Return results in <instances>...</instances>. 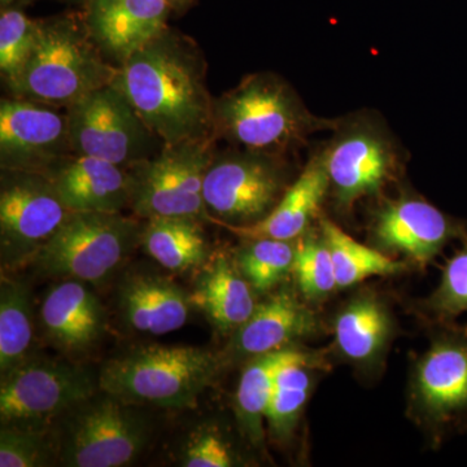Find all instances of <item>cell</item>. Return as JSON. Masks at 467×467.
I'll return each instance as SVG.
<instances>
[{"mask_svg":"<svg viewBox=\"0 0 467 467\" xmlns=\"http://www.w3.org/2000/svg\"><path fill=\"white\" fill-rule=\"evenodd\" d=\"M330 192V180L324 150L316 153L299 177L291 183L269 216L251 226L226 227L241 238H273L296 241L318 218L326 196Z\"/></svg>","mask_w":467,"mask_h":467,"instance_id":"obj_23","label":"cell"},{"mask_svg":"<svg viewBox=\"0 0 467 467\" xmlns=\"http://www.w3.org/2000/svg\"><path fill=\"white\" fill-rule=\"evenodd\" d=\"M72 155L67 113L23 98L0 101L2 171L48 174Z\"/></svg>","mask_w":467,"mask_h":467,"instance_id":"obj_15","label":"cell"},{"mask_svg":"<svg viewBox=\"0 0 467 467\" xmlns=\"http://www.w3.org/2000/svg\"><path fill=\"white\" fill-rule=\"evenodd\" d=\"M67 2H75V0H67Z\"/></svg>","mask_w":467,"mask_h":467,"instance_id":"obj_37","label":"cell"},{"mask_svg":"<svg viewBox=\"0 0 467 467\" xmlns=\"http://www.w3.org/2000/svg\"><path fill=\"white\" fill-rule=\"evenodd\" d=\"M331 355L359 376L379 377L399 334L389 300L373 288H359L340 304L331 321Z\"/></svg>","mask_w":467,"mask_h":467,"instance_id":"obj_17","label":"cell"},{"mask_svg":"<svg viewBox=\"0 0 467 467\" xmlns=\"http://www.w3.org/2000/svg\"><path fill=\"white\" fill-rule=\"evenodd\" d=\"M292 275L296 290L310 306H318L337 290L333 259L319 226L296 239Z\"/></svg>","mask_w":467,"mask_h":467,"instance_id":"obj_31","label":"cell"},{"mask_svg":"<svg viewBox=\"0 0 467 467\" xmlns=\"http://www.w3.org/2000/svg\"><path fill=\"white\" fill-rule=\"evenodd\" d=\"M58 465L51 430L0 429V466L46 467Z\"/></svg>","mask_w":467,"mask_h":467,"instance_id":"obj_33","label":"cell"},{"mask_svg":"<svg viewBox=\"0 0 467 467\" xmlns=\"http://www.w3.org/2000/svg\"><path fill=\"white\" fill-rule=\"evenodd\" d=\"M456 239L466 241V223L411 192L382 199L368 225L374 248L389 256L401 254L420 267L429 265Z\"/></svg>","mask_w":467,"mask_h":467,"instance_id":"obj_14","label":"cell"},{"mask_svg":"<svg viewBox=\"0 0 467 467\" xmlns=\"http://www.w3.org/2000/svg\"><path fill=\"white\" fill-rule=\"evenodd\" d=\"M257 295L233 254L226 252L212 254L190 292L193 309L202 312L214 328L227 337L254 315L260 303Z\"/></svg>","mask_w":467,"mask_h":467,"instance_id":"obj_22","label":"cell"},{"mask_svg":"<svg viewBox=\"0 0 467 467\" xmlns=\"http://www.w3.org/2000/svg\"><path fill=\"white\" fill-rule=\"evenodd\" d=\"M233 257L244 278L259 295L276 290L292 273L296 241L242 238Z\"/></svg>","mask_w":467,"mask_h":467,"instance_id":"obj_30","label":"cell"},{"mask_svg":"<svg viewBox=\"0 0 467 467\" xmlns=\"http://www.w3.org/2000/svg\"><path fill=\"white\" fill-rule=\"evenodd\" d=\"M36 39V20L16 8H3L0 15V72L5 85L26 67Z\"/></svg>","mask_w":467,"mask_h":467,"instance_id":"obj_34","label":"cell"},{"mask_svg":"<svg viewBox=\"0 0 467 467\" xmlns=\"http://www.w3.org/2000/svg\"><path fill=\"white\" fill-rule=\"evenodd\" d=\"M66 113L75 155L107 160L124 168L153 155L158 138L113 82L76 100Z\"/></svg>","mask_w":467,"mask_h":467,"instance_id":"obj_12","label":"cell"},{"mask_svg":"<svg viewBox=\"0 0 467 467\" xmlns=\"http://www.w3.org/2000/svg\"><path fill=\"white\" fill-rule=\"evenodd\" d=\"M252 450L238 427L218 418H205L187 427L174 447V461L182 467L250 466Z\"/></svg>","mask_w":467,"mask_h":467,"instance_id":"obj_27","label":"cell"},{"mask_svg":"<svg viewBox=\"0 0 467 467\" xmlns=\"http://www.w3.org/2000/svg\"><path fill=\"white\" fill-rule=\"evenodd\" d=\"M147 408L99 389L52 426L58 465H131L155 435V420Z\"/></svg>","mask_w":467,"mask_h":467,"instance_id":"obj_5","label":"cell"},{"mask_svg":"<svg viewBox=\"0 0 467 467\" xmlns=\"http://www.w3.org/2000/svg\"><path fill=\"white\" fill-rule=\"evenodd\" d=\"M334 130L324 149L330 192L339 211L350 212L396 180L400 156L389 133L368 117H350Z\"/></svg>","mask_w":467,"mask_h":467,"instance_id":"obj_11","label":"cell"},{"mask_svg":"<svg viewBox=\"0 0 467 467\" xmlns=\"http://www.w3.org/2000/svg\"><path fill=\"white\" fill-rule=\"evenodd\" d=\"M48 175L70 212L122 213L130 208L128 168L92 156L72 155Z\"/></svg>","mask_w":467,"mask_h":467,"instance_id":"obj_21","label":"cell"},{"mask_svg":"<svg viewBox=\"0 0 467 467\" xmlns=\"http://www.w3.org/2000/svg\"><path fill=\"white\" fill-rule=\"evenodd\" d=\"M110 66L92 41L84 16L36 21V39L26 67L7 88L16 98L67 107L112 84Z\"/></svg>","mask_w":467,"mask_h":467,"instance_id":"obj_4","label":"cell"},{"mask_svg":"<svg viewBox=\"0 0 467 467\" xmlns=\"http://www.w3.org/2000/svg\"><path fill=\"white\" fill-rule=\"evenodd\" d=\"M167 0H88L84 15L92 41L117 67L168 29Z\"/></svg>","mask_w":467,"mask_h":467,"instance_id":"obj_19","label":"cell"},{"mask_svg":"<svg viewBox=\"0 0 467 467\" xmlns=\"http://www.w3.org/2000/svg\"><path fill=\"white\" fill-rule=\"evenodd\" d=\"M39 325L46 342L67 356L94 349L109 327L106 309L85 282L60 279L43 297Z\"/></svg>","mask_w":467,"mask_h":467,"instance_id":"obj_20","label":"cell"},{"mask_svg":"<svg viewBox=\"0 0 467 467\" xmlns=\"http://www.w3.org/2000/svg\"><path fill=\"white\" fill-rule=\"evenodd\" d=\"M318 226L330 250L337 290H347L373 276L404 275L410 269L408 261L389 256L373 245L362 244L328 218L319 217Z\"/></svg>","mask_w":467,"mask_h":467,"instance_id":"obj_29","label":"cell"},{"mask_svg":"<svg viewBox=\"0 0 467 467\" xmlns=\"http://www.w3.org/2000/svg\"><path fill=\"white\" fill-rule=\"evenodd\" d=\"M143 225L122 213L70 212L32 264L54 278L106 284L140 245Z\"/></svg>","mask_w":467,"mask_h":467,"instance_id":"obj_7","label":"cell"},{"mask_svg":"<svg viewBox=\"0 0 467 467\" xmlns=\"http://www.w3.org/2000/svg\"><path fill=\"white\" fill-rule=\"evenodd\" d=\"M113 84L162 146L214 137L204 57L182 34H159L119 67Z\"/></svg>","mask_w":467,"mask_h":467,"instance_id":"obj_1","label":"cell"},{"mask_svg":"<svg viewBox=\"0 0 467 467\" xmlns=\"http://www.w3.org/2000/svg\"><path fill=\"white\" fill-rule=\"evenodd\" d=\"M321 350L291 347L257 356L243 364L234 399L235 425L254 451L265 450V414L279 371L292 362L316 358Z\"/></svg>","mask_w":467,"mask_h":467,"instance_id":"obj_24","label":"cell"},{"mask_svg":"<svg viewBox=\"0 0 467 467\" xmlns=\"http://www.w3.org/2000/svg\"><path fill=\"white\" fill-rule=\"evenodd\" d=\"M14 2V0H0V3H2V7H8L11 3Z\"/></svg>","mask_w":467,"mask_h":467,"instance_id":"obj_36","label":"cell"},{"mask_svg":"<svg viewBox=\"0 0 467 467\" xmlns=\"http://www.w3.org/2000/svg\"><path fill=\"white\" fill-rule=\"evenodd\" d=\"M216 138L162 146L158 155L128 168L130 208L135 216H184L208 221L204 180L214 155Z\"/></svg>","mask_w":467,"mask_h":467,"instance_id":"obj_10","label":"cell"},{"mask_svg":"<svg viewBox=\"0 0 467 467\" xmlns=\"http://www.w3.org/2000/svg\"><path fill=\"white\" fill-rule=\"evenodd\" d=\"M291 186L285 155L244 149L214 155L204 180L208 221L251 226L272 213Z\"/></svg>","mask_w":467,"mask_h":467,"instance_id":"obj_8","label":"cell"},{"mask_svg":"<svg viewBox=\"0 0 467 467\" xmlns=\"http://www.w3.org/2000/svg\"><path fill=\"white\" fill-rule=\"evenodd\" d=\"M431 326L429 347L411 359L407 416L430 447L467 434V325Z\"/></svg>","mask_w":467,"mask_h":467,"instance_id":"obj_6","label":"cell"},{"mask_svg":"<svg viewBox=\"0 0 467 467\" xmlns=\"http://www.w3.org/2000/svg\"><path fill=\"white\" fill-rule=\"evenodd\" d=\"M69 214L50 175L38 171H2V269L16 270L32 264Z\"/></svg>","mask_w":467,"mask_h":467,"instance_id":"obj_13","label":"cell"},{"mask_svg":"<svg viewBox=\"0 0 467 467\" xmlns=\"http://www.w3.org/2000/svg\"><path fill=\"white\" fill-rule=\"evenodd\" d=\"M413 308L429 325L454 322L467 313V239L445 264L438 287Z\"/></svg>","mask_w":467,"mask_h":467,"instance_id":"obj_32","label":"cell"},{"mask_svg":"<svg viewBox=\"0 0 467 467\" xmlns=\"http://www.w3.org/2000/svg\"><path fill=\"white\" fill-rule=\"evenodd\" d=\"M335 126L313 115L294 88L275 73L244 77L214 99V138L236 149L287 155L310 135Z\"/></svg>","mask_w":467,"mask_h":467,"instance_id":"obj_2","label":"cell"},{"mask_svg":"<svg viewBox=\"0 0 467 467\" xmlns=\"http://www.w3.org/2000/svg\"><path fill=\"white\" fill-rule=\"evenodd\" d=\"M115 306L124 327L150 337L181 330L193 309L186 288L158 270L138 266L117 281Z\"/></svg>","mask_w":467,"mask_h":467,"instance_id":"obj_18","label":"cell"},{"mask_svg":"<svg viewBox=\"0 0 467 467\" xmlns=\"http://www.w3.org/2000/svg\"><path fill=\"white\" fill-rule=\"evenodd\" d=\"M324 322L299 291L279 285L260 300L251 318L230 335L223 352L226 368L266 353L300 346L324 333Z\"/></svg>","mask_w":467,"mask_h":467,"instance_id":"obj_16","label":"cell"},{"mask_svg":"<svg viewBox=\"0 0 467 467\" xmlns=\"http://www.w3.org/2000/svg\"><path fill=\"white\" fill-rule=\"evenodd\" d=\"M223 352L195 346L150 343L107 359L100 389L144 407H195L225 370Z\"/></svg>","mask_w":467,"mask_h":467,"instance_id":"obj_3","label":"cell"},{"mask_svg":"<svg viewBox=\"0 0 467 467\" xmlns=\"http://www.w3.org/2000/svg\"><path fill=\"white\" fill-rule=\"evenodd\" d=\"M202 221L195 217L162 216L146 220L140 244L160 266L183 273L211 259Z\"/></svg>","mask_w":467,"mask_h":467,"instance_id":"obj_26","label":"cell"},{"mask_svg":"<svg viewBox=\"0 0 467 467\" xmlns=\"http://www.w3.org/2000/svg\"><path fill=\"white\" fill-rule=\"evenodd\" d=\"M99 371L75 359L39 355L0 379V423L51 430L70 409L99 391Z\"/></svg>","mask_w":467,"mask_h":467,"instance_id":"obj_9","label":"cell"},{"mask_svg":"<svg viewBox=\"0 0 467 467\" xmlns=\"http://www.w3.org/2000/svg\"><path fill=\"white\" fill-rule=\"evenodd\" d=\"M173 11H182V9L189 7L195 0H167Z\"/></svg>","mask_w":467,"mask_h":467,"instance_id":"obj_35","label":"cell"},{"mask_svg":"<svg viewBox=\"0 0 467 467\" xmlns=\"http://www.w3.org/2000/svg\"><path fill=\"white\" fill-rule=\"evenodd\" d=\"M34 303L29 285L3 275L0 282V379L32 358Z\"/></svg>","mask_w":467,"mask_h":467,"instance_id":"obj_28","label":"cell"},{"mask_svg":"<svg viewBox=\"0 0 467 467\" xmlns=\"http://www.w3.org/2000/svg\"><path fill=\"white\" fill-rule=\"evenodd\" d=\"M330 349L316 358L292 362L275 378L265 414L266 436L273 444L287 447L294 441L318 378L331 368Z\"/></svg>","mask_w":467,"mask_h":467,"instance_id":"obj_25","label":"cell"}]
</instances>
